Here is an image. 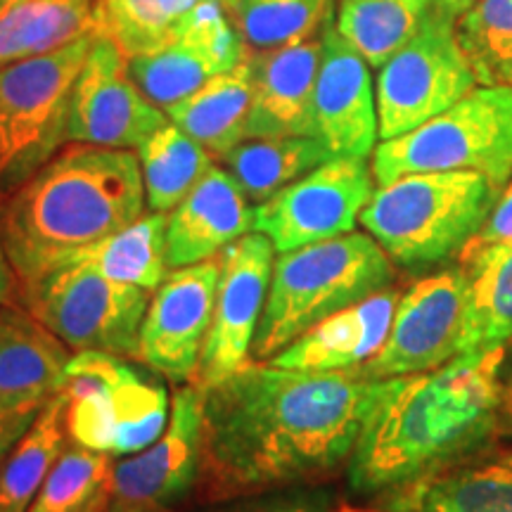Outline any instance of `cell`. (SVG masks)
I'll list each match as a JSON object with an SVG mask.
<instances>
[{"label": "cell", "instance_id": "9", "mask_svg": "<svg viewBox=\"0 0 512 512\" xmlns=\"http://www.w3.org/2000/svg\"><path fill=\"white\" fill-rule=\"evenodd\" d=\"M24 309L69 349L136 358L150 290L105 278L81 264H62L19 287Z\"/></svg>", "mask_w": 512, "mask_h": 512}, {"label": "cell", "instance_id": "8", "mask_svg": "<svg viewBox=\"0 0 512 512\" xmlns=\"http://www.w3.org/2000/svg\"><path fill=\"white\" fill-rule=\"evenodd\" d=\"M60 392L67 399L72 444L131 456L145 451L169 425V394L157 380L128 366L121 356L79 351L69 361Z\"/></svg>", "mask_w": 512, "mask_h": 512}, {"label": "cell", "instance_id": "33", "mask_svg": "<svg viewBox=\"0 0 512 512\" xmlns=\"http://www.w3.org/2000/svg\"><path fill=\"white\" fill-rule=\"evenodd\" d=\"M249 50H273L323 34L337 0H221Z\"/></svg>", "mask_w": 512, "mask_h": 512}, {"label": "cell", "instance_id": "27", "mask_svg": "<svg viewBox=\"0 0 512 512\" xmlns=\"http://www.w3.org/2000/svg\"><path fill=\"white\" fill-rule=\"evenodd\" d=\"M95 29V0H22L0 12V69Z\"/></svg>", "mask_w": 512, "mask_h": 512}, {"label": "cell", "instance_id": "25", "mask_svg": "<svg viewBox=\"0 0 512 512\" xmlns=\"http://www.w3.org/2000/svg\"><path fill=\"white\" fill-rule=\"evenodd\" d=\"M252 107V62L249 55L238 67L214 76L197 93L166 110V117L190 138L207 147L214 157H226L247 140V119Z\"/></svg>", "mask_w": 512, "mask_h": 512}, {"label": "cell", "instance_id": "15", "mask_svg": "<svg viewBox=\"0 0 512 512\" xmlns=\"http://www.w3.org/2000/svg\"><path fill=\"white\" fill-rule=\"evenodd\" d=\"M221 256L171 271L152 294L138 361L171 382H195L214 320Z\"/></svg>", "mask_w": 512, "mask_h": 512}, {"label": "cell", "instance_id": "4", "mask_svg": "<svg viewBox=\"0 0 512 512\" xmlns=\"http://www.w3.org/2000/svg\"><path fill=\"white\" fill-rule=\"evenodd\" d=\"M394 275L392 259L368 233L283 252L273 264L252 358L271 361L320 320L392 287Z\"/></svg>", "mask_w": 512, "mask_h": 512}, {"label": "cell", "instance_id": "21", "mask_svg": "<svg viewBox=\"0 0 512 512\" xmlns=\"http://www.w3.org/2000/svg\"><path fill=\"white\" fill-rule=\"evenodd\" d=\"M254 207L228 169L211 166L190 195L166 214V264L169 271L214 259L252 233Z\"/></svg>", "mask_w": 512, "mask_h": 512}, {"label": "cell", "instance_id": "44", "mask_svg": "<svg viewBox=\"0 0 512 512\" xmlns=\"http://www.w3.org/2000/svg\"><path fill=\"white\" fill-rule=\"evenodd\" d=\"M510 420H512V408H510Z\"/></svg>", "mask_w": 512, "mask_h": 512}, {"label": "cell", "instance_id": "30", "mask_svg": "<svg viewBox=\"0 0 512 512\" xmlns=\"http://www.w3.org/2000/svg\"><path fill=\"white\" fill-rule=\"evenodd\" d=\"M64 264H81L105 275V278L119 280L143 287V290H157L169 273L166 264V214L140 216L131 226L121 228L110 238L95 242V245L81 249Z\"/></svg>", "mask_w": 512, "mask_h": 512}, {"label": "cell", "instance_id": "28", "mask_svg": "<svg viewBox=\"0 0 512 512\" xmlns=\"http://www.w3.org/2000/svg\"><path fill=\"white\" fill-rule=\"evenodd\" d=\"M328 159L330 152L318 138L280 136L242 140L223 157V164L249 202L261 204Z\"/></svg>", "mask_w": 512, "mask_h": 512}, {"label": "cell", "instance_id": "37", "mask_svg": "<svg viewBox=\"0 0 512 512\" xmlns=\"http://www.w3.org/2000/svg\"><path fill=\"white\" fill-rule=\"evenodd\" d=\"M501 242H512V178H510V183L505 185L501 197H498V202H496L494 211H491L489 221H486L484 228L479 230L477 238L465 247V252H477V249L501 245Z\"/></svg>", "mask_w": 512, "mask_h": 512}, {"label": "cell", "instance_id": "17", "mask_svg": "<svg viewBox=\"0 0 512 512\" xmlns=\"http://www.w3.org/2000/svg\"><path fill=\"white\" fill-rule=\"evenodd\" d=\"M247 55L249 46L235 29L226 5L221 0H200L183 34L157 53L131 57L128 74L145 98L166 112L214 76L238 67Z\"/></svg>", "mask_w": 512, "mask_h": 512}, {"label": "cell", "instance_id": "7", "mask_svg": "<svg viewBox=\"0 0 512 512\" xmlns=\"http://www.w3.org/2000/svg\"><path fill=\"white\" fill-rule=\"evenodd\" d=\"M98 29L0 69V200L67 145L74 83Z\"/></svg>", "mask_w": 512, "mask_h": 512}, {"label": "cell", "instance_id": "6", "mask_svg": "<svg viewBox=\"0 0 512 512\" xmlns=\"http://www.w3.org/2000/svg\"><path fill=\"white\" fill-rule=\"evenodd\" d=\"M370 166L377 185L411 174L475 171L505 190L512 178V88H475L439 117L382 140Z\"/></svg>", "mask_w": 512, "mask_h": 512}, {"label": "cell", "instance_id": "26", "mask_svg": "<svg viewBox=\"0 0 512 512\" xmlns=\"http://www.w3.org/2000/svg\"><path fill=\"white\" fill-rule=\"evenodd\" d=\"M69 444L67 399L57 392L0 463V512H27Z\"/></svg>", "mask_w": 512, "mask_h": 512}, {"label": "cell", "instance_id": "36", "mask_svg": "<svg viewBox=\"0 0 512 512\" xmlns=\"http://www.w3.org/2000/svg\"><path fill=\"white\" fill-rule=\"evenodd\" d=\"M230 512H335V501H332L328 489L292 486V489L259 494L252 501L242 503Z\"/></svg>", "mask_w": 512, "mask_h": 512}, {"label": "cell", "instance_id": "19", "mask_svg": "<svg viewBox=\"0 0 512 512\" xmlns=\"http://www.w3.org/2000/svg\"><path fill=\"white\" fill-rule=\"evenodd\" d=\"M384 512H512V444H486L375 496Z\"/></svg>", "mask_w": 512, "mask_h": 512}, {"label": "cell", "instance_id": "42", "mask_svg": "<svg viewBox=\"0 0 512 512\" xmlns=\"http://www.w3.org/2000/svg\"><path fill=\"white\" fill-rule=\"evenodd\" d=\"M335 512H384V510H373V508H356V505H339Z\"/></svg>", "mask_w": 512, "mask_h": 512}, {"label": "cell", "instance_id": "13", "mask_svg": "<svg viewBox=\"0 0 512 512\" xmlns=\"http://www.w3.org/2000/svg\"><path fill=\"white\" fill-rule=\"evenodd\" d=\"M273 264V242L256 230L223 249L214 320L192 384L214 387L247 366L271 287Z\"/></svg>", "mask_w": 512, "mask_h": 512}, {"label": "cell", "instance_id": "41", "mask_svg": "<svg viewBox=\"0 0 512 512\" xmlns=\"http://www.w3.org/2000/svg\"><path fill=\"white\" fill-rule=\"evenodd\" d=\"M505 387H508L510 408H512V349L508 351V358H505Z\"/></svg>", "mask_w": 512, "mask_h": 512}, {"label": "cell", "instance_id": "39", "mask_svg": "<svg viewBox=\"0 0 512 512\" xmlns=\"http://www.w3.org/2000/svg\"><path fill=\"white\" fill-rule=\"evenodd\" d=\"M17 292L19 280L15 275V268H12L8 259V252H5L3 240H0V309H3V306H12Z\"/></svg>", "mask_w": 512, "mask_h": 512}, {"label": "cell", "instance_id": "43", "mask_svg": "<svg viewBox=\"0 0 512 512\" xmlns=\"http://www.w3.org/2000/svg\"><path fill=\"white\" fill-rule=\"evenodd\" d=\"M22 3V0H0V12H5L8 8H12V5Z\"/></svg>", "mask_w": 512, "mask_h": 512}, {"label": "cell", "instance_id": "12", "mask_svg": "<svg viewBox=\"0 0 512 512\" xmlns=\"http://www.w3.org/2000/svg\"><path fill=\"white\" fill-rule=\"evenodd\" d=\"M470 278L465 268H446L415 280L401 292L387 342L361 373L373 380L437 370L458 356Z\"/></svg>", "mask_w": 512, "mask_h": 512}, {"label": "cell", "instance_id": "40", "mask_svg": "<svg viewBox=\"0 0 512 512\" xmlns=\"http://www.w3.org/2000/svg\"><path fill=\"white\" fill-rule=\"evenodd\" d=\"M475 3H477V0H434V8L444 10L446 15L458 19L467 8H472Z\"/></svg>", "mask_w": 512, "mask_h": 512}, {"label": "cell", "instance_id": "14", "mask_svg": "<svg viewBox=\"0 0 512 512\" xmlns=\"http://www.w3.org/2000/svg\"><path fill=\"white\" fill-rule=\"evenodd\" d=\"M166 121L128 74V57L98 31L69 100L67 143L138 150Z\"/></svg>", "mask_w": 512, "mask_h": 512}, {"label": "cell", "instance_id": "34", "mask_svg": "<svg viewBox=\"0 0 512 512\" xmlns=\"http://www.w3.org/2000/svg\"><path fill=\"white\" fill-rule=\"evenodd\" d=\"M114 465L112 453L69 444L27 512H107Z\"/></svg>", "mask_w": 512, "mask_h": 512}, {"label": "cell", "instance_id": "24", "mask_svg": "<svg viewBox=\"0 0 512 512\" xmlns=\"http://www.w3.org/2000/svg\"><path fill=\"white\" fill-rule=\"evenodd\" d=\"M470 278L467 311L453 361H477L512 342V242L460 254Z\"/></svg>", "mask_w": 512, "mask_h": 512}, {"label": "cell", "instance_id": "10", "mask_svg": "<svg viewBox=\"0 0 512 512\" xmlns=\"http://www.w3.org/2000/svg\"><path fill=\"white\" fill-rule=\"evenodd\" d=\"M477 88V76L456 34V17L432 8L420 29L380 67L377 121L389 140L439 117Z\"/></svg>", "mask_w": 512, "mask_h": 512}, {"label": "cell", "instance_id": "29", "mask_svg": "<svg viewBox=\"0 0 512 512\" xmlns=\"http://www.w3.org/2000/svg\"><path fill=\"white\" fill-rule=\"evenodd\" d=\"M145 204L155 214H169L214 166V155L174 121H166L138 147Z\"/></svg>", "mask_w": 512, "mask_h": 512}, {"label": "cell", "instance_id": "23", "mask_svg": "<svg viewBox=\"0 0 512 512\" xmlns=\"http://www.w3.org/2000/svg\"><path fill=\"white\" fill-rule=\"evenodd\" d=\"M67 344L27 309H0V411L36 415L60 392Z\"/></svg>", "mask_w": 512, "mask_h": 512}, {"label": "cell", "instance_id": "3", "mask_svg": "<svg viewBox=\"0 0 512 512\" xmlns=\"http://www.w3.org/2000/svg\"><path fill=\"white\" fill-rule=\"evenodd\" d=\"M138 152L67 143L0 207V240L19 287L143 216Z\"/></svg>", "mask_w": 512, "mask_h": 512}, {"label": "cell", "instance_id": "38", "mask_svg": "<svg viewBox=\"0 0 512 512\" xmlns=\"http://www.w3.org/2000/svg\"><path fill=\"white\" fill-rule=\"evenodd\" d=\"M38 415V413H36ZM36 415L29 413H3L0 411V463L8 458L12 446L17 444L19 437L29 430L31 422L36 420Z\"/></svg>", "mask_w": 512, "mask_h": 512}, {"label": "cell", "instance_id": "11", "mask_svg": "<svg viewBox=\"0 0 512 512\" xmlns=\"http://www.w3.org/2000/svg\"><path fill=\"white\" fill-rule=\"evenodd\" d=\"M375 192L366 157H330L254 207V228L275 252L354 233L358 216Z\"/></svg>", "mask_w": 512, "mask_h": 512}, {"label": "cell", "instance_id": "16", "mask_svg": "<svg viewBox=\"0 0 512 512\" xmlns=\"http://www.w3.org/2000/svg\"><path fill=\"white\" fill-rule=\"evenodd\" d=\"M202 456V389L185 384L174 392L162 437L133 458L114 465L107 512H171V503L197 489Z\"/></svg>", "mask_w": 512, "mask_h": 512}, {"label": "cell", "instance_id": "32", "mask_svg": "<svg viewBox=\"0 0 512 512\" xmlns=\"http://www.w3.org/2000/svg\"><path fill=\"white\" fill-rule=\"evenodd\" d=\"M195 5L192 0H95V29L131 60L174 43Z\"/></svg>", "mask_w": 512, "mask_h": 512}, {"label": "cell", "instance_id": "18", "mask_svg": "<svg viewBox=\"0 0 512 512\" xmlns=\"http://www.w3.org/2000/svg\"><path fill=\"white\" fill-rule=\"evenodd\" d=\"M320 41L323 57L313 91V136L330 157L368 159L380 138L370 64L344 41L332 19L325 24Z\"/></svg>", "mask_w": 512, "mask_h": 512}, {"label": "cell", "instance_id": "20", "mask_svg": "<svg viewBox=\"0 0 512 512\" xmlns=\"http://www.w3.org/2000/svg\"><path fill=\"white\" fill-rule=\"evenodd\" d=\"M323 57L320 36L273 50H249L252 107L247 138L313 136V91Z\"/></svg>", "mask_w": 512, "mask_h": 512}, {"label": "cell", "instance_id": "22", "mask_svg": "<svg viewBox=\"0 0 512 512\" xmlns=\"http://www.w3.org/2000/svg\"><path fill=\"white\" fill-rule=\"evenodd\" d=\"M399 299L401 292L394 285L370 294L363 302L320 320L268 363L302 373L366 368L387 342Z\"/></svg>", "mask_w": 512, "mask_h": 512}, {"label": "cell", "instance_id": "1", "mask_svg": "<svg viewBox=\"0 0 512 512\" xmlns=\"http://www.w3.org/2000/svg\"><path fill=\"white\" fill-rule=\"evenodd\" d=\"M380 380L252 363L202 389L197 496L230 501L320 482L349 463Z\"/></svg>", "mask_w": 512, "mask_h": 512}, {"label": "cell", "instance_id": "5", "mask_svg": "<svg viewBox=\"0 0 512 512\" xmlns=\"http://www.w3.org/2000/svg\"><path fill=\"white\" fill-rule=\"evenodd\" d=\"M501 188L475 171H432L377 185L358 223L394 266L430 268L465 252L489 221Z\"/></svg>", "mask_w": 512, "mask_h": 512}, {"label": "cell", "instance_id": "35", "mask_svg": "<svg viewBox=\"0 0 512 512\" xmlns=\"http://www.w3.org/2000/svg\"><path fill=\"white\" fill-rule=\"evenodd\" d=\"M456 34L479 86L512 88V0H477L456 19Z\"/></svg>", "mask_w": 512, "mask_h": 512}, {"label": "cell", "instance_id": "2", "mask_svg": "<svg viewBox=\"0 0 512 512\" xmlns=\"http://www.w3.org/2000/svg\"><path fill=\"white\" fill-rule=\"evenodd\" d=\"M508 347L477 361L380 380L347 463L351 491L377 496L477 451L510 422Z\"/></svg>", "mask_w": 512, "mask_h": 512}, {"label": "cell", "instance_id": "31", "mask_svg": "<svg viewBox=\"0 0 512 512\" xmlns=\"http://www.w3.org/2000/svg\"><path fill=\"white\" fill-rule=\"evenodd\" d=\"M434 0H337L335 29L370 67L380 69L420 29Z\"/></svg>", "mask_w": 512, "mask_h": 512}]
</instances>
